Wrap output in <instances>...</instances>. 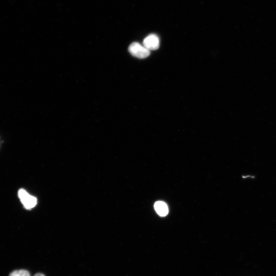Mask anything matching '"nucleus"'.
<instances>
[{"mask_svg":"<svg viewBox=\"0 0 276 276\" xmlns=\"http://www.w3.org/2000/svg\"><path fill=\"white\" fill-rule=\"evenodd\" d=\"M130 53L133 56L139 58H145L151 54L150 50L138 43H132L128 48Z\"/></svg>","mask_w":276,"mask_h":276,"instance_id":"nucleus-1","label":"nucleus"},{"mask_svg":"<svg viewBox=\"0 0 276 276\" xmlns=\"http://www.w3.org/2000/svg\"><path fill=\"white\" fill-rule=\"evenodd\" d=\"M18 195L25 208L27 210L32 209L37 203V198L30 195L23 189L19 190Z\"/></svg>","mask_w":276,"mask_h":276,"instance_id":"nucleus-2","label":"nucleus"},{"mask_svg":"<svg viewBox=\"0 0 276 276\" xmlns=\"http://www.w3.org/2000/svg\"><path fill=\"white\" fill-rule=\"evenodd\" d=\"M34 276H45V275L41 273H37L36 275H34Z\"/></svg>","mask_w":276,"mask_h":276,"instance_id":"nucleus-6","label":"nucleus"},{"mask_svg":"<svg viewBox=\"0 0 276 276\" xmlns=\"http://www.w3.org/2000/svg\"><path fill=\"white\" fill-rule=\"evenodd\" d=\"M10 276H30L29 272L26 270L21 269L13 271Z\"/></svg>","mask_w":276,"mask_h":276,"instance_id":"nucleus-5","label":"nucleus"},{"mask_svg":"<svg viewBox=\"0 0 276 276\" xmlns=\"http://www.w3.org/2000/svg\"><path fill=\"white\" fill-rule=\"evenodd\" d=\"M155 209L161 217H165L168 214L167 205L163 201H157L155 204Z\"/></svg>","mask_w":276,"mask_h":276,"instance_id":"nucleus-4","label":"nucleus"},{"mask_svg":"<svg viewBox=\"0 0 276 276\" xmlns=\"http://www.w3.org/2000/svg\"><path fill=\"white\" fill-rule=\"evenodd\" d=\"M144 45L149 50H156L160 46L159 38L155 34H151L145 39Z\"/></svg>","mask_w":276,"mask_h":276,"instance_id":"nucleus-3","label":"nucleus"}]
</instances>
